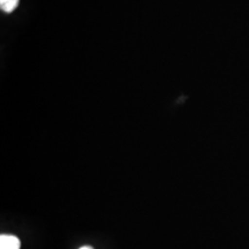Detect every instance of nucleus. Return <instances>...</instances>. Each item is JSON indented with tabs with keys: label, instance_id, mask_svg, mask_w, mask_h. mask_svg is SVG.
<instances>
[{
	"label": "nucleus",
	"instance_id": "obj_1",
	"mask_svg": "<svg viewBox=\"0 0 249 249\" xmlns=\"http://www.w3.org/2000/svg\"><path fill=\"white\" fill-rule=\"evenodd\" d=\"M21 242L17 236L2 234L0 236V249H20Z\"/></svg>",
	"mask_w": 249,
	"mask_h": 249
},
{
	"label": "nucleus",
	"instance_id": "obj_3",
	"mask_svg": "<svg viewBox=\"0 0 249 249\" xmlns=\"http://www.w3.org/2000/svg\"><path fill=\"white\" fill-rule=\"evenodd\" d=\"M80 249H92L91 247H88V246H86V247H81Z\"/></svg>",
	"mask_w": 249,
	"mask_h": 249
},
{
	"label": "nucleus",
	"instance_id": "obj_2",
	"mask_svg": "<svg viewBox=\"0 0 249 249\" xmlns=\"http://www.w3.org/2000/svg\"><path fill=\"white\" fill-rule=\"evenodd\" d=\"M20 0H0V7L5 13H12L18 7Z\"/></svg>",
	"mask_w": 249,
	"mask_h": 249
}]
</instances>
